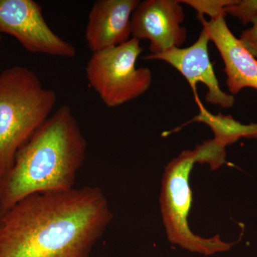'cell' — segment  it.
Here are the masks:
<instances>
[{
  "instance_id": "8992f818",
  "label": "cell",
  "mask_w": 257,
  "mask_h": 257,
  "mask_svg": "<svg viewBox=\"0 0 257 257\" xmlns=\"http://www.w3.org/2000/svg\"><path fill=\"white\" fill-rule=\"evenodd\" d=\"M1 33L8 34L29 52L72 58L75 47L58 36L44 18L41 5L34 0H0Z\"/></svg>"
},
{
  "instance_id": "4fadbf2b",
  "label": "cell",
  "mask_w": 257,
  "mask_h": 257,
  "mask_svg": "<svg viewBox=\"0 0 257 257\" xmlns=\"http://www.w3.org/2000/svg\"><path fill=\"white\" fill-rule=\"evenodd\" d=\"M236 0H183L179 3L192 7L199 16L207 15L210 20H215L225 17V8L234 4Z\"/></svg>"
},
{
  "instance_id": "5bb4252c",
  "label": "cell",
  "mask_w": 257,
  "mask_h": 257,
  "mask_svg": "<svg viewBox=\"0 0 257 257\" xmlns=\"http://www.w3.org/2000/svg\"><path fill=\"white\" fill-rule=\"evenodd\" d=\"M225 13L237 18L243 25L251 23L257 18V0H236L225 8Z\"/></svg>"
},
{
  "instance_id": "52a82bcc",
  "label": "cell",
  "mask_w": 257,
  "mask_h": 257,
  "mask_svg": "<svg viewBox=\"0 0 257 257\" xmlns=\"http://www.w3.org/2000/svg\"><path fill=\"white\" fill-rule=\"evenodd\" d=\"M184 13L178 0L140 2L131 19L132 37L150 42V55L180 48L187 40Z\"/></svg>"
},
{
  "instance_id": "9a60e30c",
  "label": "cell",
  "mask_w": 257,
  "mask_h": 257,
  "mask_svg": "<svg viewBox=\"0 0 257 257\" xmlns=\"http://www.w3.org/2000/svg\"><path fill=\"white\" fill-rule=\"evenodd\" d=\"M251 23L252 26L244 30L240 35L239 40L257 60V18L253 19Z\"/></svg>"
},
{
  "instance_id": "5b68a950",
  "label": "cell",
  "mask_w": 257,
  "mask_h": 257,
  "mask_svg": "<svg viewBox=\"0 0 257 257\" xmlns=\"http://www.w3.org/2000/svg\"><path fill=\"white\" fill-rule=\"evenodd\" d=\"M194 163L193 152L185 150L166 167L160 205L167 236L171 242L194 252L210 255L226 251L231 243L221 241L218 235L206 239L189 229L188 216L192 201L189 176Z\"/></svg>"
},
{
  "instance_id": "30bf717a",
  "label": "cell",
  "mask_w": 257,
  "mask_h": 257,
  "mask_svg": "<svg viewBox=\"0 0 257 257\" xmlns=\"http://www.w3.org/2000/svg\"><path fill=\"white\" fill-rule=\"evenodd\" d=\"M139 0H99L88 15L85 39L93 52L119 46L132 38L131 19Z\"/></svg>"
},
{
  "instance_id": "7a4b0ae2",
  "label": "cell",
  "mask_w": 257,
  "mask_h": 257,
  "mask_svg": "<svg viewBox=\"0 0 257 257\" xmlns=\"http://www.w3.org/2000/svg\"><path fill=\"white\" fill-rule=\"evenodd\" d=\"M87 150L73 111L60 106L20 149L0 179V214L32 194L74 188Z\"/></svg>"
},
{
  "instance_id": "ba28073f",
  "label": "cell",
  "mask_w": 257,
  "mask_h": 257,
  "mask_svg": "<svg viewBox=\"0 0 257 257\" xmlns=\"http://www.w3.org/2000/svg\"><path fill=\"white\" fill-rule=\"evenodd\" d=\"M209 41L207 32L202 29L197 41L191 46L170 49L157 55L150 54L144 59L163 61L179 71L192 87L197 104L200 100L197 95V84L202 83L208 89L206 101L227 109L234 105L235 98L232 94L221 90L209 58L208 50Z\"/></svg>"
},
{
  "instance_id": "6da1fadb",
  "label": "cell",
  "mask_w": 257,
  "mask_h": 257,
  "mask_svg": "<svg viewBox=\"0 0 257 257\" xmlns=\"http://www.w3.org/2000/svg\"><path fill=\"white\" fill-rule=\"evenodd\" d=\"M112 218L97 187L32 194L0 214V257H89Z\"/></svg>"
},
{
  "instance_id": "7c38bea8",
  "label": "cell",
  "mask_w": 257,
  "mask_h": 257,
  "mask_svg": "<svg viewBox=\"0 0 257 257\" xmlns=\"http://www.w3.org/2000/svg\"><path fill=\"white\" fill-rule=\"evenodd\" d=\"M226 147L216 140L204 142L193 150L194 160L199 164H209L211 170H215L226 162Z\"/></svg>"
},
{
  "instance_id": "8fae6325",
  "label": "cell",
  "mask_w": 257,
  "mask_h": 257,
  "mask_svg": "<svg viewBox=\"0 0 257 257\" xmlns=\"http://www.w3.org/2000/svg\"><path fill=\"white\" fill-rule=\"evenodd\" d=\"M199 113L191 120L207 124L214 134V140L225 147L238 141L240 138L257 139V124H243L231 115L211 114L202 102L198 103Z\"/></svg>"
},
{
  "instance_id": "3957f363",
  "label": "cell",
  "mask_w": 257,
  "mask_h": 257,
  "mask_svg": "<svg viewBox=\"0 0 257 257\" xmlns=\"http://www.w3.org/2000/svg\"><path fill=\"white\" fill-rule=\"evenodd\" d=\"M57 101L34 71L14 66L0 73V179L20 149L52 115Z\"/></svg>"
},
{
  "instance_id": "277c9868",
  "label": "cell",
  "mask_w": 257,
  "mask_h": 257,
  "mask_svg": "<svg viewBox=\"0 0 257 257\" xmlns=\"http://www.w3.org/2000/svg\"><path fill=\"white\" fill-rule=\"evenodd\" d=\"M140 42L132 37L119 46L93 52L88 61L86 74L89 84L108 107L133 100L151 86V70L137 67L143 51Z\"/></svg>"
},
{
  "instance_id": "9c48e42d",
  "label": "cell",
  "mask_w": 257,
  "mask_h": 257,
  "mask_svg": "<svg viewBox=\"0 0 257 257\" xmlns=\"http://www.w3.org/2000/svg\"><path fill=\"white\" fill-rule=\"evenodd\" d=\"M197 18L220 54L229 92L236 94L246 87L257 90V60L233 35L225 17L209 21L199 15Z\"/></svg>"
}]
</instances>
